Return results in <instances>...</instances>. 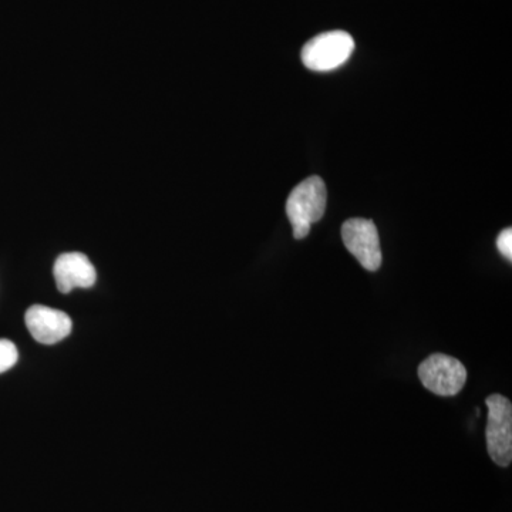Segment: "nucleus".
<instances>
[{
	"label": "nucleus",
	"mask_w": 512,
	"mask_h": 512,
	"mask_svg": "<svg viewBox=\"0 0 512 512\" xmlns=\"http://www.w3.org/2000/svg\"><path fill=\"white\" fill-rule=\"evenodd\" d=\"M19 353L15 343L0 339V373L8 372L18 362Z\"/></svg>",
	"instance_id": "6e6552de"
},
{
	"label": "nucleus",
	"mask_w": 512,
	"mask_h": 512,
	"mask_svg": "<svg viewBox=\"0 0 512 512\" xmlns=\"http://www.w3.org/2000/svg\"><path fill=\"white\" fill-rule=\"evenodd\" d=\"M419 377L423 386L439 396H456L463 390L467 370L456 357L434 353L419 366Z\"/></svg>",
	"instance_id": "20e7f679"
},
{
	"label": "nucleus",
	"mask_w": 512,
	"mask_h": 512,
	"mask_svg": "<svg viewBox=\"0 0 512 512\" xmlns=\"http://www.w3.org/2000/svg\"><path fill=\"white\" fill-rule=\"evenodd\" d=\"M488 423L485 430L488 454L500 467H508L512 460V406L507 397L491 394L485 400Z\"/></svg>",
	"instance_id": "7ed1b4c3"
},
{
	"label": "nucleus",
	"mask_w": 512,
	"mask_h": 512,
	"mask_svg": "<svg viewBox=\"0 0 512 512\" xmlns=\"http://www.w3.org/2000/svg\"><path fill=\"white\" fill-rule=\"evenodd\" d=\"M57 289L70 293L76 288H92L96 284V269L82 252H67L56 259L53 266Z\"/></svg>",
	"instance_id": "0eeeda50"
},
{
	"label": "nucleus",
	"mask_w": 512,
	"mask_h": 512,
	"mask_svg": "<svg viewBox=\"0 0 512 512\" xmlns=\"http://www.w3.org/2000/svg\"><path fill=\"white\" fill-rule=\"evenodd\" d=\"M497 248L508 261L512 259V229L507 228L498 235Z\"/></svg>",
	"instance_id": "1a4fd4ad"
},
{
	"label": "nucleus",
	"mask_w": 512,
	"mask_h": 512,
	"mask_svg": "<svg viewBox=\"0 0 512 512\" xmlns=\"http://www.w3.org/2000/svg\"><path fill=\"white\" fill-rule=\"evenodd\" d=\"M26 326L36 342L55 345L72 333L73 322L67 313L49 306H30L25 315Z\"/></svg>",
	"instance_id": "423d86ee"
},
{
	"label": "nucleus",
	"mask_w": 512,
	"mask_h": 512,
	"mask_svg": "<svg viewBox=\"0 0 512 512\" xmlns=\"http://www.w3.org/2000/svg\"><path fill=\"white\" fill-rule=\"evenodd\" d=\"M325 181L320 177H309L293 188L286 202V214L293 228V237H308L315 222L322 220L326 210Z\"/></svg>",
	"instance_id": "f257e3e1"
},
{
	"label": "nucleus",
	"mask_w": 512,
	"mask_h": 512,
	"mask_svg": "<svg viewBox=\"0 0 512 512\" xmlns=\"http://www.w3.org/2000/svg\"><path fill=\"white\" fill-rule=\"evenodd\" d=\"M342 238L350 254L366 271L376 272L382 266V248L375 222L352 218L343 224Z\"/></svg>",
	"instance_id": "39448f33"
},
{
	"label": "nucleus",
	"mask_w": 512,
	"mask_h": 512,
	"mask_svg": "<svg viewBox=\"0 0 512 512\" xmlns=\"http://www.w3.org/2000/svg\"><path fill=\"white\" fill-rule=\"evenodd\" d=\"M355 50V40L348 32L333 30L313 37L302 49V62L313 72H332L343 66Z\"/></svg>",
	"instance_id": "f03ea898"
}]
</instances>
